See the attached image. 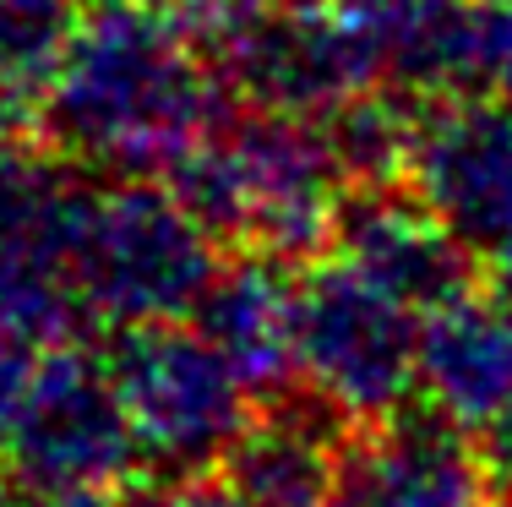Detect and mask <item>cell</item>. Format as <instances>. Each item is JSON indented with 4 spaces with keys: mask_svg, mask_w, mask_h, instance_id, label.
Segmentation results:
<instances>
[{
    "mask_svg": "<svg viewBox=\"0 0 512 507\" xmlns=\"http://www.w3.org/2000/svg\"><path fill=\"white\" fill-rule=\"evenodd\" d=\"M82 28V0H0V104L17 115L50 99Z\"/></svg>",
    "mask_w": 512,
    "mask_h": 507,
    "instance_id": "15",
    "label": "cell"
},
{
    "mask_svg": "<svg viewBox=\"0 0 512 507\" xmlns=\"http://www.w3.org/2000/svg\"><path fill=\"white\" fill-rule=\"evenodd\" d=\"M420 398L442 420L480 437L512 409V289L480 295L458 289L453 300L420 317Z\"/></svg>",
    "mask_w": 512,
    "mask_h": 507,
    "instance_id": "12",
    "label": "cell"
},
{
    "mask_svg": "<svg viewBox=\"0 0 512 507\" xmlns=\"http://www.w3.org/2000/svg\"><path fill=\"white\" fill-rule=\"evenodd\" d=\"M66 507H104V502H66Z\"/></svg>",
    "mask_w": 512,
    "mask_h": 507,
    "instance_id": "23",
    "label": "cell"
},
{
    "mask_svg": "<svg viewBox=\"0 0 512 507\" xmlns=\"http://www.w3.org/2000/svg\"><path fill=\"white\" fill-rule=\"evenodd\" d=\"M169 186L218 240L306 262L333 240L349 180L333 159L322 120L240 104L169 175Z\"/></svg>",
    "mask_w": 512,
    "mask_h": 507,
    "instance_id": "2",
    "label": "cell"
},
{
    "mask_svg": "<svg viewBox=\"0 0 512 507\" xmlns=\"http://www.w3.org/2000/svg\"><path fill=\"white\" fill-rule=\"evenodd\" d=\"M6 486L33 507L104 502L142 464L109 360L66 338L33 360L17 426L6 437Z\"/></svg>",
    "mask_w": 512,
    "mask_h": 507,
    "instance_id": "6",
    "label": "cell"
},
{
    "mask_svg": "<svg viewBox=\"0 0 512 507\" xmlns=\"http://www.w3.org/2000/svg\"><path fill=\"white\" fill-rule=\"evenodd\" d=\"M218 273V235L158 175H109L82 191L71 229V284L88 322L137 328L197 311Z\"/></svg>",
    "mask_w": 512,
    "mask_h": 507,
    "instance_id": "3",
    "label": "cell"
},
{
    "mask_svg": "<svg viewBox=\"0 0 512 507\" xmlns=\"http://www.w3.org/2000/svg\"><path fill=\"white\" fill-rule=\"evenodd\" d=\"M491 469L463 426L431 415H393L344 437L333 507H485Z\"/></svg>",
    "mask_w": 512,
    "mask_h": 507,
    "instance_id": "11",
    "label": "cell"
},
{
    "mask_svg": "<svg viewBox=\"0 0 512 507\" xmlns=\"http://www.w3.org/2000/svg\"><path fill=\"white\" fill-rule=\"evenodd\" d=\"M333 257L393 289L414 311H431L474 284V251L425 208L404 180L349 186L333 219Z\"/></svg>",
    "mask_w": 512,
    "mask_h": 507,
    "instance_id": "10",
    "label": "cell"
},
{
    "mask_svg": "<svg viewBox=\"0 0 512 507\" xmlns=\"http://www.w3.org/2000/svg\"><path fill=\"white\" fill-rule=\"evenodd\" d=\"M213 66L235 104L322 120L349 93L371 88L333 11L316 6H246L207 39Z\"/></svg>",
    "mask_w": 512,
    "mask_h": 507,
    "instance_id": "9",
    "label": "cell"
},
{
    "mask_svg": "<svg viewBox=\"0 0 512 507\" xmlns=\"http://www.w3.org/2000/svg\"><path fill=\"white\" fill-rule=\"evenodd\" d=\"M88 180L71 159L0 142V333L28 349L66 344L88 322L71 284V229Z\"/></svg>",
    "mask_w": 512,
    "mask_h": 507,
    "instance_id": "7",
    "label": "cell"
},
{
    "mask_svg": "<svg viewBox=\"0 0 512 507\" xmlns=\"http://www.w3.org/2000/svg\"><path fill=\"white\" fill-rule=\"evenodd\" d=\"M496 93H507V99H512V71H507V77H502V88H496Z\"/></svg>",
    "mask_w": 512,
    "mask_h": 507,
    "instance_id": "22",
    "label": "cell"
},
{
    "mask_svg": "<svg viewBox=\"0 0 512 507\" xmlns=\"http://www.w3.org/2000/svg\"><path fill=\"white\" fill-rule=\"evenodd\" d=\"M404 186L474 257L512 240V99L507 93H436L414 110Z\"/></svg>",
    "mask_w": 512,
    "mask_h": 507,
    "instance_id": "8",
    "label": "cell"
},
{
    "mask_svg": "<svg viewBox=\"0 0 512 507\" xmlns=\"http://www.w3.org/2000/svg\"><path fill=\"white\" fill-rule=\"evenodd\" d=\"M491 262H496V273H502V284L512 289V240H507V246H502V251H496V257H491Z\"/></svg>",
    "mask_w": 512,
    "mask_h": 507,
    "instance_id": "20",
    "label": "cell"
},
{
    "mask_svg": "<svg viewBox=\"0 0 512 507\" xmlns=\"http://www.w3.org/2000/svg\"><path fill=\"white\" fill-rule=\"evenodd\" d=\"M240 6H316V0H240Z\"/></svg>",
    "mask_w": 512,
    "mask_h": 507,
    "instance_id": "21",
    "label": "cell"
},
{
    "mask_svg": "<svg viewBox=\"0 0 512 507\" xmlns=\"http://www.w3.org/2000/svg\"><path fill=\"white\" fill-rule=\"evenodd\" d=\"M474 442H480V453H485L491 486L512 491V409H507V415H496V420H491V426H485Z\"/></svg>",
    "mask_w": 512,
    "mask_h": 507,
    "instance_id": "18",
    "label": "cell"
},
{
    "mask_svg": "<svg viewBox=\"0 0 512 507\" xmlns=\"http://www.w3.org/2000/svg\"><path fill=\"white\" fill-rule=\"evenodd\" d=\"M109 377L126 404L142 464L158 475L218 469L251 426V388L197 322H137L109 344Z\"/></svg>",
    "mask_w": 512,
    "mask_h": 507,
    "instance_id": "5",
    "label": "cell"
},
{
    "mask_svg": "<svg viewBox=\"0 0 512 507\" xmlns=\"http://www.w3.org/2000/svg\"><path fill=\"white\" fill-rule=\"evenodd\" d=\"M295 377L344 426H376L420 393V311L349 262L300 273Z\"/></svg>",
    "mask_w": 512,
    "mask_h": 507,
    "instance_id": "4",
    "label": "cell"
},
{
    "mask_svg": "<svg viewBox=\"0 0 512 507\" xmlns=\"http://www.w3.org/2000/svg\"><path fill=\"white\" fill-rule=\"evenodd\" d=\"M120 507H240V497L224 486V475L197 469V475H158L131 491Z\"/></svg>",
    "mask_w": 512,
    "mask_h": 507,
    "instance_id": "16",
    "label": "cell"
},
{
    "mask_svg": "<svg viewBox=\"0 0 512 507\" xmlns=\"http://www.w3.org/2000/svg\"><path fill=\"white\" fill-rule=\"evenodd\" d=\"M338 458H344V420L311 398L251 420L218 469L240 507H333Z\"/></svg>",
    "mask_w": 512,
    "mask_h": 507,
    "instance_id": "14",
    "label": "cell"
},
{
    "mask_svg": "<svg viewBox=\"0 0 512 507\" xmlns=\"http://www.w3.org/2000/svg\"><path fill=\"white\" fill-rule=\"evenodd\" d=\"M229 110L235 93L202 33L153 6H99L82 11L39 120L50 148L77 169L169 180Z\"/></svg>",
    "mask_w": 512,
    "mask_h": 507,
    "instance_id": "1",
    "label": "cell"
},
{
    "mask_svg": "<svg viewBox=\"0 0 512 507\" xmlns=\"http://www.w3.org/2000/svg\"><path fill=\"white\" fill-rule=\"evenodd\" d=\"M17 120H22V115L11 110V104H0V142H17V137H22V131H17Z\"/></svg>",
    "mask_w": 512,
    "mask_h": 507,
    "instance_id": "19",
    "label": "cell"
},
{
    "mask_svg": "<svg viewBox=\"0 0 512 507\" xmlns=\"http://www.w3.org/2000/svg\"><path fill=\"white\" fill-rule=\"evenodd\" d=\"M28 377H33V349L0 333V453H6V437H11V426H17Z\"/></svg>",
    "mask_w": 512,
    "mask_h": 507,
    "instance_id": "17",
    "label": "cell"
},
{
    "mask_svg": "<svg viewBox=\"0 0 512 507\" xmlns=\"http://www.w3.org/2000/svg\"><path fill=\"white\" fill-rule=\"evenodd\" d=\"M191 322L240 371L251 398L289 393V382H295V322H300L295 262L267 257V251H240L235 262H218Z\"/></svg>",
    "mask_w": 512,
    "mask_h": 507,
    "instance_id": "13",
    "label": "cell"
}]
</instances>
